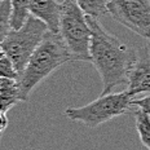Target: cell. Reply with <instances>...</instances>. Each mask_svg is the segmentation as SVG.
Wrapping results in <instances>:
<instances>
[{
    "instance_id": "cell-12",
    "label": "cell",
    "mask_w": 150,
    "mask_h": 150,
    "mask_svg": "<svg viewBox=\"0 0 150 150\" xmlns=\"http://www.w3.org/2000/svg\"><path fill=\"white\" fill-rule=\"evenodd\" d=\"M11 17H12V4L11 0L0 1V45L4 42L5 36L11 31Z\"/></svg>"
},
{
    "instance_id": "cell-15",
    "label": "cell",
    "mask_w": 150,
    "mask_h": 150,
    "mask_svg": "<svg viewBox=\"0 0 150 150\" xmlns=\"http://www.w3.org/2000/svg\"><path fill=\"white\" fill-rule=\"evenodd\" d=\"M13 106H14V104H12V102H9V101H7V100L0 97V112L7 114V112L13 108Z\"/></svg>"
},
{
    "instance_id": "cell-18",
    "label": "cell",
    "mask_w": 150,
    "mask_h": 150,
    "mask_svg": "<svg viewBox=\"0 0 150 150\" xmlns=\"http://www.w3.org/2000/svg\"><path fill=\"white\" fill-rule=\"evenodd\" d=\"M148 51L150 52V38L148 39Z\"/></svg>"
},
{
    "instance_id": "cell-9",
    "label": "cell",
    "mask_w": 150,
    "mask_h": 150,
    "mask_svg": "<svg viewBox=\"0 0 150 150\" xmlns=\"http://www.w3.org/2000/svg\"><path fill=\"white\" fill-rule=\"evenodd\" d=\"M133 115H135V126L140 141L146 149L150 150V115L139 109L133 110Z\"/></svg>"
},
{
    "instance_id": "cell-14",
    "label": "cell",
    "mask_w": 150,
    "mask_h": 150,
    "mask_svg": "<svg viewBox=\"0 0 150 150\" xmlns=\"http://www.w3.org/2000/svg\"><path fill=\"white\" fill-rule=\"evenodd\" d=\"M131 106L135 109H139L144 112H146L148 115H150V95L148 96H144V97L140 98H132L131 101Z\"/></svg>"
},
{
    "instance_id": "cell-21",
    "label": "cell",
    "mask_w": 150,
    "mask_h": 150,
    "mask_svg": "<svg viewBox=\"0 0 150 150\" xmlns=\"http://www.w3.org/2000/svg\"><path fill=\"white\" fill-rule=\"evenodd\" d=\"M0 1H1V0H0Z\"/></svg>"
},
{
    "instance_id": "cell-7",
    "label": "cell",
    "mask_w": 150,
    "mask_h": 150,
    "mask_svg": "<svg viewBox=\"0 0 150 150\" xmlns=\"http://www.w3.org/2000/svg\"><path fill=\"white\" fill-rule=\"evenodd\" d=\"M127 92L132 97L141 93L150 95V52L148 47L137 51V58L128 74Z\"/></svg>"
},
{
    "instance_id": "cell-19",
    "label": "cell",
    "mask_w": 150,
    "mask_h": 150,
    "mask_svg": "<svg viewBox=\"0 0 150 150\" xmlns=\"http://www.w3.org/2000/svg\"><path fill=\"white\" fill-rule=\"evenodd\" d=\"M0 140H1V133H0Z\"/></svg>"
},
{
    "instance_id": "cell-20",
    "label": "cell",
    "mask_w": 150,
    "mask_h": 150,
    "mask_svg": "<svg viewBox=\"0 0 150 150\" xmlns=\"http://www.w3.org/2000/svg\"><path fill=\"white\" fill-rule=\"evenodd\" d=\"M0 80H1V78H0Z\"/></svg>"
},
{
    "instance_id": "cell-16",
    "label": "cell",
    "mask_w": 150,
    "mask_h": 150,
    "mask_svg": "<svg viewBox=\"0 0 150 150\" xmlns=\"http://www.w3.org/2000/svg\"><path fill=\"white\" fill-rule=\"evenodd\" d=\"M8 127V117L4 112H0V133Z\"/></svg>"
},
{
    "instance_id": "cell-13",
    "label": "cell",
    "mask_w": 150,
    "mask_h": 150,
    "mask_svg": "<svg viewBox=\"0 0 150 150\" xmlns=\"http://www.w3.org/2000/svg\"><path fill=\"white\" fill-rule=\"evenodd\" d=\"M0 78H7V79L17 80L20 79V73L16 69L14 64L7 56L0 58Z\"/></svg>"
},
{
    "instance_id": "cell-6",
    "label": "cell",
    "mask_w": 150,
    "mask_h": 150,
    "mask_svg": "<svg viewBox=\"0 0 150 150\" xmlns=\"http://www.w3.org/2000/svg\"><path fill=\"white\" fill-rule=\"evenodd\" d=\"M108 13L139 36L150 38V0H108Z\"/></svg>"
},
{
    "instance_id": "cell-3",
    "label": "cell",
    "mask_w": 150,
    "mask_h": 150,
    "mask_svg": "<svg viewBox=\"0 0 150 150\" xmlns=\"http://www.w3.org/2000/svg\"><path fill=\"white\" fill-rule=\"evenodd\" d=\"M58 34L75 61L91 62V29L87 14L79 7L76 0H64L61 3Z\"/></svg>"
},
{
    "instance_id": "cell-2",
    "label": "cell",
    "mask_w": 150,
    "mask_h": 150,
    "mask_svg": "<svg viewBox=\"0 0 150 150\" xmlns=\"http://www.w3.org/2000/svg\"><path fill=\"white\" fill-rule=\"evenodd\" d=\"M71 61H75V58L64 43L60 34L48 31L31 54L26 67L18 79L20 100L23 102L29 101L33 91L43 80H45L57 69Z\"/></svg>"
},
{
    "instance_id": "cell-10",
    "label": "cell",
    "mask_w": 150,
    "mask_h": 150,
    "mask_svg": "<svg viewBox=\"0 0 150 150\" xmlns=\"http://www.w3.org/2000/svg\"><path fill=\"white\" fill-rule=\"evenodd\" d=\"M12 4V17L11 26L12 29H20L30 16L29 4L30 0H11Z\"/></svg>"
},
{
    "instance_id": "cell-8",
    "label": "cell",
    "mask_w": 150,
    "mask_h": 150,
    "mask_svg": "<svg viewBox=\"0 0 150 150\" xmlns=\"http://www.w3.org/2000/svg\"><path fill=\"white\" fill-rule=\"evenodd\" d=\"M29 13L43 21L51 33H60L61 3L57 0H30Z\"/></svg>"
},
{
    "instance_id": "cell-11",
    "label": "cell",
    "mask_w": 150,
    "mask_h": 150,
    "mask_svg": "<svg viewBox=\"0 0 150 150\" xmlns=\"http://www.w3.org/2000/svg\"><path fill=\"white\" fill-rule=\"evenodd\" d=\"M76 3L87 16L96 20L108 13V9H106L108 0H76Z\"/></svg>"
},
{
    "instance_id": "cell-5",
    "label": "cell",
    "mask_w": 150,
    "mask_h": 150,
    "mask_svg": "<svg viewBox=\"0 0 150 150\" xmlns=\"http://www.w3.org/2000/svg\"><path fill=\"white\" fill-rule=\"evenodd\" d=\"M48 31V27L43 21L30 14L20 29H11L5 36L0 48L14 64L20 76L26 67L31 54Z\"/></svg>"
},
{
    "instance_id": "cell-17",
    "label": "cell",
    "mask_w": 150,
    "mask_h": 150,
    "mask_svg": "<svg viewBox=\"0 0 150 150\" xmlns=\"http://www.w3.org/2000/svg\"><path fill=\"white\" fill-rule=\"evenodd\" d=\"M4 56H5V54H4V52H3V51H1V48H0V58L4 57Z\"/></svg>"
},
{
    "instance_id": "cell-1",
    "label": "cell",
    "mask_w": 150,
    "mask_h": 150,
    "mask_svg": "<svg viewBox=\"0 0 150 150\" xmlns=\"http://www.w3.org/2000/svg\"><path fill=\"white\" fill-rule=\"evenodd\" d=\"M87 21L91 29V62L101 76V95H106L112 92L115 87L127 84L128 74L137 58V51L108 33L98 20L87 16Z\"/></svg>"
},
{
    "instance_id": "cell-4",
    "label": "cell",
    "mask_w": 150,
    "mask_h": 150,
    "mask_svg": "<svg viewBox=\"0 0 150 150\" xmlns=\"http://www.w3.org/2000/svg\"><path fill=\"white\" fill-rule=\"evenodd\" d=\"M131 101L132 96L127 91L110 92L100 95L95 101L80 108L69 106L65 110V115L73 122H80L89 128H97L106 122L129 112L132 109Z\"/></svg>"
}]
</instances>
